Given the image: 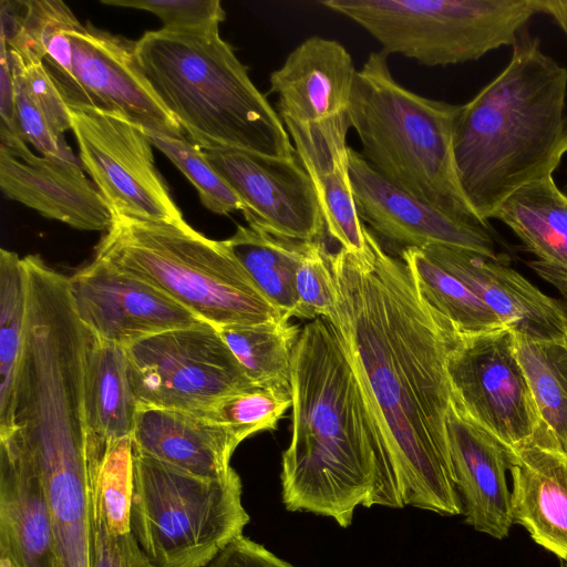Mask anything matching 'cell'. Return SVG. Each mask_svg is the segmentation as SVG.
Listing matches in <instances>:
<instances>
[{
	"label": "cell",
	"instance_id": "cell-1",
	"mask_svg": "<svg viewBox=\"0 0 567 567\" xmlns=\"http://www.w3.org/2000/svg\"><path fill=\"white\" fill-rule=\"evenodd\" d=\"M367 259L330 254L334 329L389 446L404 506L463 513L449 451L446 362L460 332L365 227Z\"/></svg>",
	"mask_w": 567,
	"mask_h": 567
},
{
	"label": "cell",
	"instance_id": "cell-2",
	"mask_svg": "<svg viewBox=\"0 0 567 567\" xmlns=\"http://www.w3.org/2000/svg\"><path fill=\"white\" fill-rule=\"evenodd\" d=\"M291 385V440L280 474L286 509L348 527L359 505L404 507L382 430L324 318L301 329Z\"/></svg>",
	"mask_w": 567,
	"mask_h": 567
},
{
	"label": "cell",
	"instance_id": "cell-3",
	"mask_svg": "<svg viewBox=\"0 0 567 567\" xmlns=\"http://www.w3.org/2000/svg\"><path fill=\"white\" fill-rule=\"evenodd\" d=\"M567 69L525 28L505 69L460 106L454 157L485 223L514 193L553 176L567 154Z\"/></svg>",
	"mask_w": 567,
	"mask_h": 567
},
{
	"label": "cell",
	"instance_id": "cell-4",
	"mask_svg": "<svg viewBox=\"0 0 567 567\" xmlns=\"http://www.w3.org/2000/svg\"><path fill=\"white\" fill-rule=\"evenodd\" d=\"M136 52L158 99L203 151L296 155L278 112L220 38L219 25L148 31L136 41Z\"/></svg>",
	"mask_w": 567,
	"mask_h": 567
},
{
	"label": "cell",
	"instance_id": "cell-5",
	"mask_svg": "<svg viewBox=\"0 0 567 567\" xmlns=\"http://www.w3.org/2000/svg\"><path fill=\"white\" fill-rule=\"evenodd\" d=\"M460 106L402 86L379 51L357 71L348 114L362 156L384 179L446 213L485 223L457 175L453 141Z\"/></svg>",
	"mask_w": 567,
	"mask_h": 567
},
{
	"label": "cell",
	"instance_id": "cell-6",
	"mask_svg": "<svg viewBox=\"0 0 567 567\" xmlns=\"http://www.w3.org/2000/svg\"><path fill=\"white\" fill-rule=\"evenodd\" d=\"M94 258L148 282L216 328L288 318L258 289L225 240L209 239L186 221L114 217Z\"/></svg>",
	"mask_w": 567,
	"mask_h": 567
},
{
	"label": "cell",
	"instance_id": "cell-7",
	"mask_svg": "<svg viewBox=\"0 0 567 567\" xmlns=\"http://www.w3.org/2000/svg\"><path fill=\"white\" fill-rule=\"evenodd\" d=\"M233 467L199 477L134 450L131 529L154 567H205L249 523Z\"/></svg>",
	"mask_w": 567,
	"mask_h": 567
},
{
	"label": "cell",
	"instance_id": "cell-8",
	"mask_svg": "<svg viewBox=\"0 0 567 567\" xmlns=\"http://www.w3.org/2000/svg\"><path fill=\"white\" fill-rule=\"evenodd\" d=\"M373 37L386 55L425 66L472 62L502 47H514L535 0H323Z\"/></svg>",
	"mask_w": 567,
	"mask_h": 567
},
{
	"label": "cell",
	"instance_id": "cell-9",
	"mask_svg": "<svg viewBox=\"0 0 567 567\" xmlns=\"http://www.w3.org/2000/svg\"><path fill=\"white\" fill-rule=\"evenodd\" d=\"M138 406L197 414L255 388L218 330L208 322L140 339L124 348Z\"/></svg>",
	"mask_w": 567,
	"mask_h": 567
},
{
	"label": "cell",
	"instance_id": "cell-10",
	"mask_svg": "<svg viewBox=\"0 0 567 567\" xmlns=\"http://www.w3.org/2000/svg\"><path fill=\"white\" fill-rule=\"evenodd\" d=\"M80 161L114 217L185 221L154 164L143 128L101 106H70Z\"/></svg>",
	"mask_w": 567,
	"mask_h": 567
},
{
	"label": "cell",
	"instance_id": "cell-11",
	"mask_svg": "<svg viewBox=\"0 0 567 567\" xmlns=\"http://www.w3.org/2000/svg\"><path fill=\"white\" fill-rule=\"evenodd\" d=\"M446 369L454 402L504 447L532 440L545 425L507 328L460 333Z\"/></svg>",
	"mask_w": 567,
	"mask_h": 567
},
{
	"label": "cell",
	"instance_id": "cell-12",
	"mask_svg": "<svg viewBox=\"0 0 567 567\" xmlns=\"http://www.w3.org/2000/svg\"><path fill=\"white\" fill-rule=\"evenodd\" d=\"M204 153L244 203L249 227L295 240H321L326 231L317 193L297 153L290 158L236 150Z\"/></svg>",
	"mask_w": 567,
	"mask_h": 567
},
{
	"label": "cell",
	"instance_id": "cell-13",
	"mask_svg": "<svg viewBox=\"0 0 567 567\" xmlns=\"http://www.w3.org/2000/svg\"><path fill=\"white\" fill-rule=\"evenodd\" d=\"M69 290L82 324L123 348L204 322L148 282L95 258L69 278Z\"/></svg>",
	"mask_w": 567,
	"mask_h": 567
},
{
	"label": "cell",
	"instance_id": "cell-14",
	"mask_svg": "<svg viewBox=\"0 0 567 567\" xmlns=\"http://www.w3.org/2000/svg\"><path fill=\"white\" fill-rule=\"evenodd\" d=\"M349 172L361 221L404 248L450 246L501 259L489 224L446 213L399 189L349 146Z\"/></svg>",
	"mask_w": 567,
	"mask_h": 567
},
{
	"label": "cell",
	"instance_id": "cell-15",
	"mask_svg": "<svg viewBox=\"0 0 567 567\" xmlns=\"http://www.w3.org/2000/svg\"><path fill=\"white\" fill-rule=\"evenodd\" d=\"M0 188L41 215L81 230H109L114 215L79 163L34 154L0 126Z\"/></svg>",
	"mask_w": 567,
	"mask_h": 567
},
{
	"label": "cell",
	"instance_id": "cell-16",
	"mask_svg": "<svg viewBox=\"0 0 567 567\" xmlns=\"http://www.w3.org/2000/svg\"><path fill=\"white\" fill-rule=\"evenodd\" d=\"M69 37L74 74L97 106L121 113L145 132L183 135L143 71L136 41L90 22L71 30Z\"/></svg>",
	"mask_w": 567,
	"mask_h": 567
},
{
	"label": "cell",
	"instance_id": "cell-17",
	"mask_svg": "<svg viewBox=\"0 0 567 567\" xmlns=\"http://www.w3.org/2000/svg\"><path fill=\"white\" fill-rule=\"evenodd\" d=\"M421 249L471 289L508 330L567 343V306L544 293L502 258L442 245Z\"/></svg>",
	"mask_w": 567,
	"mask_h": 567
},
{
	"label": "cell",
	"instance_id": "cell-18",
	"mask_svg": "<svg viewBox=\"0 0 567 567\" xmlns=\"http://www.w3.org/2000/svg\"><path fill=\"white\" fill-rule=\"evenodd\" d=\"M317 193L324 231L359 259L370 256L349 172L348 112L315 122L282 121Z\"/></svg>",
	"mask_w": 567,
	"mask_h": 567
},
{
	"label": "cell",
	"instance_id": "cell-19",
	"mask_svg": "<svg viewBox=\"0 0 567 567\" xmlns=\"http://www.w3.org/2000/svg\"><path fill=\"white\" fill-rule=\"evenodd\" d=\"M505 454L514 523L567 561V450L545 424L532 440L505 447Z\"/></svg>",
	"mask_w": 567,
	"mask_h": 567
},
{
	"label": "cell",
	"instance_id": "cell-20",
	"mask_svg": "<svg viewBox=\"0 0 567 567\" xmlns=\"http://www.w3.org/2000/svg\"><path fill=\"white\" fill-rule=\"evenodd\" d=\"M449 451L465 522L496 539L514 524L505 447L454 402L446 419Z\"/></svg>",
	"mask_w": 567,
	"mask_h": 567
},
{
	"label": "cell",
	"instance_id": "cell-21",
	"mask_svg": "<svg viewBox=\"0 0 567 567\" xmlns=\"http://www.w3.org/2000/svg\"><path fill=\"white\" fill-rule=\"evenodd\" d=\"M357 70L337 40L311 35L269 76L280 118L315 122L348 112Z\"/></svg>",
	"mask_w": 567,
	"mask_h": 567
},
{
	"label": "cell",
	"instance_id": "cell-22",
	"mask_svg": "<svg viewBox=\"0 0 567 567\" xmlns=\"http://www.w3.org/2000/svg\"><path fill=\"white\" fill-rule=\"evenodd\" d=\"M0 567H59L42 483L31 463L0 446Z\"/></svg>",
	"mask_w": 567,
	"mask_h": 567
},
{
	"label": "cell",
	"instance_id": "cell-23",
	"mask_svg": "<svg viewBox=\"0 0 567 567\" xmlns=\"http://www.w3.org/2000/svg\"><path fill=\"white\" fill-rule=\"evenodd\" d=\"M132 441L138 453L206 478L226 475L239 445L202 414L152 406L137 408Z\"/></svg>",
	"mask_w": 567,
	"mask_h": 567
},
{
	"label": "cell",
	"instance_id": "cell-24",
	"mask_svg": "<svg viewBox=\"0 0 567 567\" xmlns=\"http://www.w3.org/2000/svg\"><path fill=\"white\" fill-rule=\"evenodd\" d=\"M493 218L505 224L534 256L529 266L567 296V193L553 176L514 193Z\"/></svg>",
	"mask_w": 567,
	"mask_h": 567
},
{
	"label": "cell",
	"instance_id": "cell-25",
	"mask_svg": "<svg viewBox=\"0 0 567 567\" xmlns=\"http://www.w3.org/2000/svg\"><path fill=\"white\" fill-rule=\"evenodd\" d=\"M87 441L104 443L132 436L138 404L133 394L124 348L89 331L83 377Z\"/></svg>",
	"mask_w": 567,
	"mask_h": 567
},
{
	"label": "cell",
	"instance_id": "cell-26",
	"mask_svg": "<svg viewBox=\"0 0 567 567\" xmlns=\"http://www.w3.org/2000/svg\"><path fill=\"white\" fill-rule=\"evenodd\" d=\"M265 297L286 317L297 308L296 274L310 241L278 237L238 226L225 240Z\"/></svg>",
	"mask_w": 567,
	"mask_h": 567
},
{
	"label": "cell",
	"instance_id": "cell-27",
	"mask_svg": "<svg viewBox=\"0 0 567 567\" xmlns=\"http://www.w3.org/2000/svg\"><path fill=\"white\" fill-rule=\"evenodd\" d=\"M216 329L256 388L292 394L293 354L301 330L289 318Z\"/></svg>",
	"mask_w": 567,
	"mask_h": 567
},
{
	"label": "cell",
	"instance_id": "cell-28",
	"mask_svg": "<svg viewBox=\"0 0 567 567\" xmlns=\"http://www.w3.org/2000/svg\"><path fill=\"white\" fill-rule=\"evenodd\" d=\"M133 455L132 436L87 441L90 524L115 534L132 532Z\"/></svg>",
	"mask_w": 567,
	"mask_h": 567
},
{
	"label": "cell",
	"instance_id": "cell-29",
	"mask_svg": "<svg viewBox=\"0 0 567 567\" xmlns=\"http://www.w3.org/2000/svg\"><path fill=\"white\" fill-rule=\"evenodd\" d=\"M406 264L419 293L461 334H476L505 328L498 318L458 278L421 248H404Z\"/></svg>",
	"mask_w": 567,
	"mask_h": 567
},
{
	"label": "cell",
	"instance_id": "cell-30",
	"mask_svg": "<svg viewBox=\"0 0 567 567\" xmlns=\"http://www.w3.org/2000/svg\"><path fill=\"white\" fill-rule=\"evenodd\" d=\"M511 332L514 353L540 419L567 450V343Z\"/></svg>",
	"mask_w": 567,
	"mask_h": 567
},
{
	"label": "cell",
	"instance_id": "cell-31",
	"mask_svg": "<svg viewBox=\"0 0 567 567\" xmlns=\"http://www.w3.org/2000/svg\"><path fill=\"white\" fill-rule=\"evenodd\" d=\"M27 279L22 258L0 250V427L11 415L24 344Z\"/></svg>",
	"mask_w": 567,
	"mask_h": 567
},
{
	"label": "cell",
	"instance_id": "cell-32",
	"mask_svg": "<svg viewBox=\"0 0 567 567\" xmlns=\"http://www.w3.org/2000/svg\"><path fill=\"white\" fill-rule=\"evenodd\" d=\"M291 406V393L255 386L220 399L202 415L223 426L240 444L256 433L276 430Z\"/></svg>",
	"mask_w": 567,
	"mask_h": 567
},
{
	"label": "cell",
	"instance_id": "cell-33",
	"mask_svg": "<svg viewBox=\"0 0 567 567\" xmlns=\"http://www.w3.org/2000/svg\"><path fill=\"white\" fill-rule=\"evenodd\" d=\"M159 150L195 186L202 204L218 215L243 212L245 206L229 184L208 162L204 151L184 135L145 132Z\"/></svg>",
	"mask_w": 567,
	"mask_h": 567
},
{
	"label": "cell",
	"instance_id": "cell-34",
	"mask_svg": "<svg viewBox=\"0 0 567 567\" xmlns=\"http://www.w3.org/2000/svg\"><path fill=\"white\" fill-rule=\"evenodd\" d=\"M296 318H327L336 302L330 252L321 240L310 241L296 274Z\"/></svg>",
	"mask_w": 567,
	"mask_h": 567
},
{
	"label": "cell",
	"instance_id": "cell-35",
	"mask_svg": "<svg viewBox=\"0 0 567 567\" xmlns=\"http://www.w3.org/2000/svg\"><path fill=\"white\" fill-rule=\"evenodd\" d=\"M103 4L145 10L157 16L168 31L219 25L226 13L218 0H102Z\"/></svg>",
	"mask_w": 567,
	"mask_h": 567
},
{
	"label": "cell",
	"instance_id": "cell-36",
	"mask_svg": "<svg viewBox=\"0 0 567 567\" xmlns=\"http://www.w3.org/2000/svg\"><path fill=\"white\" fill-rule=\"evenodd\" d=\"M13 75L59 136L72 128L71 109L43 62L23 63L8 50Z\"/></svg>",
	"mask_w": 567,
	"mask_h": 567
},
{
	"label": "cell",
	"instance_id": "cell-37",
	"mask_svg": "<svg viewBox=\"0 0 567 567\" xmlns=\"http://www.w3.org/2000/svg\"><path fill=\"white\" fill-rule=\"evenodd\" d=\"M13 73V72H12ZM16 85L17 134L42 156L79 163L63 136L54 133L48 120L13 75Z\"/></svg>",
	"mask_w": 567,
	"mask_h": 567
},
{
	"label": "cell",
	"instance_id": "cell-38",
	"mask_svg": "<svg viewBox=\"0 0 567 567\" xmlns=\"http://www.w3.org/2000/svg\"><path fill=\"white\" fill-rule=\"evenodd\" d=\"M90 567H154L132 532L115 534L91 524Z\"/></svg>",
	"mask_w": 567,
	"mask_h": 567
},
{
	"label": "cell",
	"instance_id": "cell-39",
	"mask_svg": "<svg viewBox=\"0 0 567 567\" xmlns=\"http://www.w3.org/2000/svg\"><path fill=\"white\" fill-rule=\"evenodd\" d=\"M205 567H296L262 545L240 535L225 546Z\"/></svg>",
	"mask_w": 567,
	"mask_h": 567
},
{
	"label": "cell",
	"instance_id": "cell-40",
	"mask_svg": "<svg viewBox=\"0 0 567 567\" xmlns=\"http://www.w3.org/2000/svg\"><path fill=\"white\" fill-rule=\"evenodd\" d=\"M0 126L17 134L16 85L8 48L0 39Z\"/></svg>",
	"mask_w": 567,
	"mask_h": 567
},
{
	"label": "cell",
	"instance_id": "cell-41",
	"mask_svg": "<svg viewBox=\"0 0 567 567\" xmlns=\"http://www.w3.org/2000/svg\"><path fill=\"white\" fill-rule=\"evenodd\" d=\"M538 13L549 16L567 37V0H535Z\"/></svg>",
	"mask_w": 567,
	"mask_h": 567
},
{
	"label": "cell",
	"instance_id": "cell-42",
	"mask_svg": "<svg viewBox=\"0 0 567 567\" xmlns=\"http://www.w3.org/2000/svg\"><path fill=\"white\" fill-rule=\"evenodd\" d=\"M560 567H567V563L561 561Z\"/></svg>",
	"mask_w": 567,
	"mask_h": 567
},
{
	"label": "cell",
	"instance_id": "cell-43",
	"mask_svg": "<svg viewBox=\"0 0 567 567\" xmlns=\"http://www.w3.org/2000/svg\"><path fill=\"white\" fill-rule=\"evenodd\" d=\"M566 186H567V185H566ZM565 192L567 193V187H566V190H565Z\"/></svg>",
	"mask_w": 567,
	"mask_h": 567
},
{
	"label": "cell",
	"instance_id": "cell-44",
	"mask_svg": "<svg viewBox=\"0 0 567 567\" xmlns=\"http://www.w3.org/2000/svg\"><path fill=\"white\" fill-rule=\"evenodd\" d=\"M566 299H567V296H566Z\"/></svg>",
	"mask_w": 567,
	"mask_h": 567
}]
</instances>
